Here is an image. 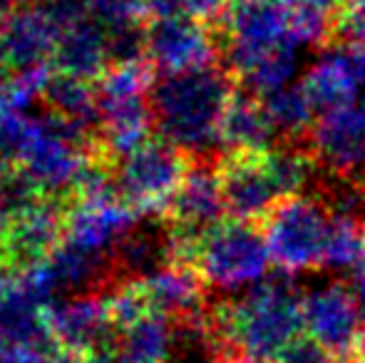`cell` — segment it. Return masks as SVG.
<instances>
[{
    "label": "cell",
    "instance_id": "8fae6325",
    "mask_svg": "<svg viewBox=\"0 0 365 363\" xmlns=\"http://www.w3.org/2000/svg\"><path fill=\"white\" fill-rule=\"evenodd\" d=\"M226 214L236 222L266 219L281 202V192L261 155H226L219 165Z\"/></svg>",
    "mask_w": 365,
    "mask_h": 363
},
{
    "label": "cell",
    "instance_id": "44dd1931",
    "mask_svg": "<svg viewBox=\"0 0 365 363\" xmlns=\"http://www.w3.org/2000/svg\"><path fill=\"white\" fill-rule=\"evenodd\" d=\"M291 3V0H289ZM336 18L331 10L291 3V35L301 48H328L336 40Z\"/></svg>",
    "mask_w": 365,
    "mask_h": 363
},
{
    "label": "cell",
    "instance_id": "e0dca14e",
    "mask_svg": "<svg viewBox=\"0 0 365 363\" xmlns=\"http://www.w3.org/2000/svg\"><path fill=\"white\" fill-rule=\"evenodd\" d=\"M58 232L60 227L53 212L30 209L23 219L15 222L13 232H8L3 249L15 264H33L53 249V244L58 242Z\"/></svg>",
    "mask_w": 365,
    "mask_h": 363
},
{
    "label": "cell",
    "instance_id": "30bf717a",
    "mask_svg": "<svg viewBox=\"0 0 365 363\" xmlns=\"http://www.w3.org/2000/svg\"><path fill=\"white\" fill-rule=\"evenodd\" d=\"M187 175V160L169 142H145L127 155L120 172V189L135 204L172 199Z\"/></svg>",
    "mask_w": 365,
    "mask_h": 363
},
{
    "label": "cell",
    "instance_id": "d6986e66",
    "mask_svg": "<svg viewBox=\"0 0 365 363\" xmlns=\"http://www.w3.org/2000/svg\"><path fill=\"white\" fill-rule=\"evenodd\" d=\"M53 329L55 336L70 349H92L105 329V314L97 311L90 301H77L60 311Z\"/></svg>",
    "mask_w": 365,
    "mask_h": 363
},
{
    "label": "cell",
    "instance_id": "ac0fdd59",
    "mask_svg": "<svg viewBox=\"0 0 365 363\" xmlns=\"http://www.w3.org/2000/svg\"><path fill=\"white\" fill-rule=\"evenodd\" d=\"M301 45L296 40L276 48L266 58H261L244 78H239L244 92H251L256 97H266L271 92H279L293 85L298 70H301Z\"/></svg>",
    "mask_w": 365,
    "mask_h": 363
},
{
    "label": "cell",
    "instance_id": "5b68a950",
    "mask_svg": "<svg viewBox=\"0 0 365 363\" xmlns=\"http://www.w3.org/2000/svg\"><path fill=\"white\" fill-rule=\"evenodd\" d=\"M224 28V63L231 78L239 80L276 48L291 43L289 0H234Z\"/></svg>",
    "mask_w": 365,
    "mask_h": 363
},
{
    "label": "cell",
    "instance_id": "603a6c76",
    "mask_svg": "<svg viewBox=\"0 0 365 363\" xmlns=\"http://www.w3.org/2000/svg\"><path fill=\"white\" fill-rule=\"evenodd\" d=\"M145 8L154 20L162 18H179V15H189V0H145Z\"/></svg>",
    "mask_w": 365,
    "mask_h": 363
},
{
    "label": "cell",
    "instance_id": "9c48e42d",
    "mask_svg": "<svg viewBox=\"0 0 365 363\" xmlns=\"http://www.w3.org/2000/svg\"><path fill=\"white\" fill-rule=\"evenodd\" d=\"M147 55L159 73H184L207 68L219 55L209 25L192 15L154 20L147 28Z\"/></svg>",
    "mask_w": 365,
    "mask_h": 363
},
{
    "label": "cell",
    "instance_id": "4316f807",
    "mask_svg": "<svg viewBox=\"0 0 365 363\" xmlns=\"http://www.w3.org/2000/svg\"><path fill=\"white\" fill-rule=\"evenodd\" d=\"M351 5L358 10V13H363V15H365V0H351Z\"/></svg>",
    "mask_w": 365,
    "mask_h": 363
},
{
    "label": "cell",
    "instance_id": "5bb4252c",
    "mask_svg": "<svg viewBox=\"0 0 365 363\" xmlns=\"http://www.w3.org/2000/svg\"><path fill=\"white\" fill-rule=\"evenodd\" d=\"M269 175L274 177L281 197H298V194H311L321 177V165L306 142L281 140L271 150L261 152Z\"/></svg>",
    "mask_w": 365,
    "mask_h": 363
},
{
    "label": "cell",
    "instance_id": "d4e9b609",
    "mask_svg": "<svg viewBox=\"0 0 365 363\" xmlns=\"http://www.w3.org/2000/svg\"><path fill=\"white\" fill-rule=\"evenodd\" d=\"M353 363H365V329L358 339V346H356V354H353Z\"/></svg>",
    "mask_w": 365,
    "mask_h": 363
},
{
    "label": "cell",
    "instance_id": "277c9868",
    "mask_svg": "<svg viewBox=\"0 0 365 363\" xmlns=\"http://www.w3.org/2000/svg\"><path fill=\"white\" fill-rule=\"evenodd\" d=\"M274 262L266 237L246 222H221L192 254V264L207 284L221 291L249 289L269 274Z\"/></svg>",
    "mask_w": 365,
    "mask_h": 363
},
{
    "label": "cell",
    "instance_id": "ffe728a7",
    "mask_svg": "<svg viewBox=\"0 0 365 363\" xmlns=\"http://www.w3.org/2000/svg\"><path fill=\"white\" fill-rule=\"evenodd\" d=\"M363 234H365V224L356 222V219L333 217L323 267L333 269V272H346V269L361 267Z\"/></svg>",
    "mask_w": 365,
    "mask_h": 363
},
{
    "label": "cell",
    "instance_id": "7402d4cb",
    "mask_svg": "<svg viewBox=\"0 0 365 363\" xmlns=\"http://www.w3.org/2000/svg\"><path fill=\"white\" fill-rule=\"evenodd\" d=\"M276 363H343L336 354L318 344L313 336H298Z\"/></svg>",
    "mask_w": 365,
    "mask_h": 363
},
{
    "label": "cell",
    "instance_id": "cb8c5ba5",
    "mask_svg": "<svg viewBox=\"0 0 365 363\" xmlns=\"http://www.w3.org/2000/svg\"><path fill=\"white\" fill-rule=\"evenodd\" d=\"M291 3H306V5L323 8V10H331V13H341L343 8L351 5V0H291Z\"/></svg>",
    "mask_w": 365,
    "mask_h": 363
},
{
    "label": "cell",
    "instance_id": "484cf974",
    "mask_svg": "<svg viewBox=\"0 0 365 363\" xmlns=\"http://www.w3.org/2000/svg\"><path fill=\"white\" fill-rule=\"evenodd\" d=\"M356 294H358V301H361V311H363V316H365V274L361 276V279H358Z\"/></svg>",
    "mask_w": 365,
    "mask_h": 363
},
{
    "label": "cell",
    "instance_id": "7c38bea8",
    "mask_svg": "<svg viewBox=\"0 0 365 363\" xmlns=\"http://www.w3.org/2000/svg\"><path fill=\"white\" fill-rule=\"evenodd\" d=\"M281 142L264 100L251 92H234L221 120V145L226 155H261Z\"/></svg>",
    "mask_w": 365,
    "mask_h": 363
},
{
    "label": "cell",
    "instance_id": "ba28073f",
    "mask_svg": "<svg viewBox=\"0 0 365 363\" xmlns=\"http://www.w3.org/2000/svg\"><path fill=\"white\" fill-rule=\"evenodd\" d=\"M301 85L321 112L356 105L365 85V45L331 43L306 70Z\"/></svg>",
    "mask_w": 365,
    "mask_h": 363
},
{
    "label": "cell",
    "instance_id": "7a4b0ae2",
    "mask_svg": "<svg viewBox=\"0 0 365 363\" xmlns=\"http://www.w3.org/2000/svg\"><path fill=\"white\" fill-rule=\"evenodd\" d=\"M212 324L236 359L276 363L301 336L303 299L289 272L266 274L239 294V299L209 311Z\"/></svg>",
    "mask_w": 365,
    "mask_h": 363
},
{
    "label": "cell",
    "instance_id": "3957f363",
    "mask_svg": "<svg viewBox=\"0 0 365 363\" xmlns=\"http://www.w3.org/2000/svg\"><path fill=\"white\" fill-rule=\"evenodd\" d=\"M333 214L313 194L286 197L264 219V237L281 272L303 274L321 269Z\"/></svg>",
    "mask_w": 365,
    "mask_h": 363
},
{
    "label": "cell",
    "instance_id": "8992f818",
    "mask_svg": "<svg viewBox=\"0 0 365 363\" xmlns=\"http://www.w3.org/2000/svg\"><path fill=\"white\" fill-rule=\"evenodd\" d=\"M167 222L179 242V252L187 262H192L197 244L224 222L226 214L217 162H194L167 202Z\"/></svg>",
    "mask_w": 365,
    "mask_h": 363
},
{
    "label": "cell",
    "instance_id": "9a60e30c",
    "mask_svg": "<svg viewBox=\"0 0 365 363\" xmlns=\"http://www.w3.org/2000/svg\"><path fill=\"white\" fill-rule=\"evenodd\" d=\"M55 55H58V65L63 75H73L80 80L87 75H95L105 65V60H110L107 30L97 23L92 25L87 20H80V23L70 25L68 33L60 38Z\"/></svg>",
    "mask_w": 365,
    "mask_h": 363
},
{
    "label": "cell",
    "instance_id": "52a82bcc",
    "mask_svg": "<svg viewBox=\"0 0 365 363\" xmlns=\"http://www.w3.org/2000/svg\"><path fill=\"white\" fill-rule=\"evenodd\" d=\"M303 324L308 336L326 346L343 363H353L363 334V311L358 294L346 281H328L303 296Z\"/></svg>",
    "mask_w": 365,
    "mask_h": 363
},
{
    "label": "cell",
    "instance_id": "2e32d148",
    "mask_svg": "<svg viewBox=\"0 0 365 363\" xmlns=\"http://www.w3.org/2000/svg\"><path fill=\"white\" fill-rule=\"evenodd\" d=\"M261 100H264V107L269 112L274 127L279 130L281 140H291V142L308 140L313 125H316L318 110L301 83L298 85L293 83L279 92H271V95L261 97Z\"/></svg>",
    "mask_w": 365,
    "mask_h": 363
},
{
    "label": "cell",
    "instance_id": "83f0119b",
    "mask_svg": "<svg viewBox=\"0 0 365 363\" xmlns=\"http://www.w3.org/2000/svg\"><path fill=\"white\" fill-rule=\"evenodd\" d=\"M361 269H363V274H365V234H363V259H361Z\"/></svg>",
    "mask_w": 365,
    "mask_h": 363
},
{
    "label": "cell",
    "instance_id": "6da1fadb",
    "mask_svg": "<svg viewBox=\"0 0 365 363\" xmlns=\"http://www.w3.org/2000/svg\"><path fill=\"white\" fill-rule=\"evenodd\" d=\"M234 97V78L226 68H194L162 73L147 97L152 125L164 142L194 162H217L226 157L221 145V120Z\"/></svg>",
    "mask_w": 365,
    "mask_h": 363
},
{
    "label": "cell",
    "instance_id": "4fadbf2b",
    "mask_svg": "<svg viewBox=\"0 0 365 363\" xmlns=\"http://www.w3.org/2000/svg\"><path fill=\"white\" fill-rule=\"evenodd\" d=\"M58 48L48 15L15 13L0 30V60L18 70H30Z\"/></svg>",
    "mask_w": 365,
    "mask_h": 363
}]
</instances>
